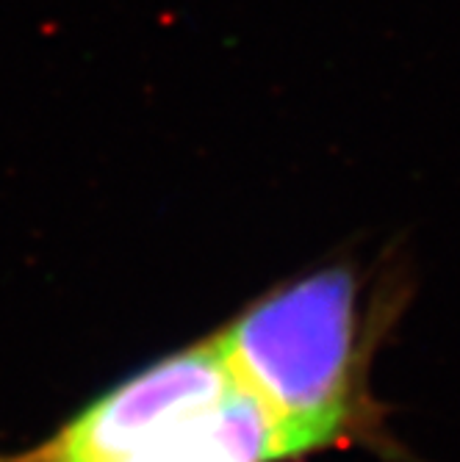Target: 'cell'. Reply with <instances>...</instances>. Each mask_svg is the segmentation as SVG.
<instances>
[{
	"label": "cell",
	"instance_id": "cell-1",
	"mask_svg": "<svg viewBox=\"0 0 460 462\" xmlns=\"http://www.w3.org/2000/svg\"><path fill=\"white\" fill-rule=\"evenodd\" d=\"M211 344L236 388L267 418L277 459L347 435L358 402V282L347 266L264 293Z\"/></svg>",
	"mask_w": 460,
	"mask_h": 462
},
{
	"label": "cell",
	"instance_id": "cell-2",
	"mask_svg": "<svg viewBox=\"0 0 460 462\" xmlns=\"http://www.w3.org/2000/svg\"><path fill=\"white\" fill-rule=\"evenodd\" d=\"M236 391L211 338L131 374L53 438L0 462H131Z\"/></svg>",
	"mask_w": 460,
	"mask_h": 462
},
{
	"label": "cell",
	"instance_id": "cell-3",
	"mask_svg": "<svg viewBox=\"0 0 460 462\" xmlns=\"http://www.w3.org/2000/svg\"><path fill=\"white\" fill-rule=\"evenodd\" d=\"M277 448L267 418L239 388L194 415L131 462H272Z\"/></svg>",
	"mask_w": 460,
	"mask_h": 462
}]
</instances>
